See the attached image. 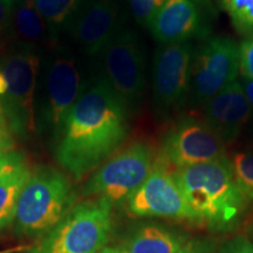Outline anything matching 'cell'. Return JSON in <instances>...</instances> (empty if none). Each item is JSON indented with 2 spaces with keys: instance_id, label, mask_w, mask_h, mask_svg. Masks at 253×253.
<instances>
[{
  "instance_id": "cell-1",
  "label": "cell",
  "mask_w": 253,
  "mask_h": 253,
  "mask_svg": "<svg viewBox=\"0 0 253 253\" xmlns=\"http://www.w3.org/2000/svg\"><path fill=\"white\" fill-rule=\"evenodd\" d=\"M129 118L130 114L103 75L90 77L56 138L58 163L81 179L125 142Z\"/></svg>"
},
{
  "instance_id": "cell-2",
  "label": "cell",
  "mask_w": 253,
  "mask_h": 253,
  "mask_svg": "<svg viewBox=\"0 0 253 253\" xmlns=\"http://www.w3.org/2000/svg\"><path fill=\"white\" fill-rule=\"evenodd\" d=\"M172 175L197 223L225 230L235 226L244 214L248 201L237 185L226 156L173 170Z\"/></svg>"
},
{
  "instance_id": "cell-3",
  "label": "cell",
  "mask_w": 253,
  "mask_h": 253,
  "mask_svg": "<svg viewBox=\"0 0 253 253\" xmlns=\"http://www.w3.org/2000/svg\"><path fill=\"white\" fill-rule=\"evenodd\" d=\"M89 79L80 54L71 45L58 41L42 53L36 101L37 132H49L58 138Z\"/></svg>"
},
{
  "instance_id": "cell-4",
  "label": "cell",
  "mask_w": 253,
  "mask_h": 253,
  "mask_svg": "<svg viewBox=\"0 0 253 253\" xmlns=\"http://www.w3.org/2000/svg\"><path fill=\"white\" fill-rule=\"evenodd\" d=\"M75 191L58 170L41 168L32 172L19 197L14 218L17 235L42 237L74 208Z\"/></svg>"
},
{
  "instance_id": "cell-5",
  "label": "cell",
  "mask_w": 253,
  "mask_h": 253,
  "mask_svg": "<svg viewBox=\"0 0 253 253\" xmlns=\"http://www.w3.org/2000/svg\"><path fill=\"white\" fill-rule=\"evenodd\" d=\"M42 53L31 47L12 43L0 55V71L7 91L0 97L2 113L12 132L23 138L37 132L36 101Z\"/></svg>"
},
{
  "instance_id": "cell-6",
  "label": "cell",
  "mask_w": 253,
  "mask_h": 253,
  "mask_svg": "<svg viewBox=\"0 0 253 253\" xmlns=\"http://www.w3.org/2000/svg\"><path fill=\"white\" fill-rule=\"evenodd\" d=\"M112 208L102 198L74 205L28 253H99L112 233Z\"/></svg>"
},
{
  "instance_id": "cell-7",
  "label": "cell",
  "mask_w": 253,
  "mask_h": 253,
  "mask_svg": "<svg viewBox=\"0 0 253 253\" xmlns=\"http://www.w3.org/2000/svg\"><path fill=\"white\" fill-rule=\"evenodd\" d=\"M103 75L128 113L140 110L147 87L145 50L140 34L126 23L99 55Z\"/></svg>"
},
{
  "instance_id": "cell-8",
  "label": "cell",
  "mask_w": 253,
  "mask_h": 253,
  "mask_svg": "<svg viewBox=\"0 0 253 253\" xmlns=\"http://www.w3.org/2000/svg\"><path fill=\"white\" fill-rule=\"evenodd\" d=\"M239 45L232 38L210 36L195 46L190 66L188 108H203L209 101L237 80Z\"/></svg>"
},
{
  "instance_id": "cell-9",
  "label": "cell",
  "mask_w": 253,
  "mask_h": 253,
  "mask_svg": "<svg viewBox=\"0 0 253 253\" xmlns=\"http://www.w3.org/2000/svg\"><path fill=\"white\" fill-rule=\"evenodd\" d=\"M192 42L158 43L151 63V104L157 120L179 115L189 104Z\"/></svg>"
},
{
  "instance_id": "cell-10",
  "label": "cell",
  "mask_w": 253,
  "mask_h": 253,
  "mask_svg": "<svg viewBox=\"0 0 253 253\" xmlns=\"http://www.w3.org/2000/svg\"><path fill=\"white\" fill-rule=\"evenodd\" d=\"M154 150L137 141L109 158L86 182L82 195L96 196L110 204L126 202L153 170Z\"/></svg>"
},
{
  "instance_id": "cell-11",
  "label": "cell",
  "mask_w": 253,
  "mask_h": 253,
  "mask_svg": "<svg viewBox=\"0 0 253 253\" xmlns=\"http://www.w3.org/2000/svg\"><path fill=\"white\" fill-rule=\"evenodd\" d=\"M225 156V144L203 118L183 115L164 135L158 160L177 170Z\"/></svg>"
},
{
  "instance_id": "cell-12",
  "label": "cell",
  "mask_w": 253,
  "mask_h": 253,
  "mask_svg": "<svg viewBox=\"0 0 253 253\" xmlns=\"http://www.w3.org/2000/svg\"><path fill=\"white\" fill-rule=\"evenodd\" d=\"M125 23L121 0H84L63 33L79 54L93 59Z\"/></svg>"
},
{
  "instance_id": "cell-13",
  "label": "cell",
  "mask_w": 253,
  "mask_h": 253,
  "mask_svg": "<svg viewBox=\"0 0 253 253\" xmlns=\"http://www.w3.org/2000/svg\"><path fill=\"white\" fill-rule=\"evenodd\" d=\"M129 213L136 217H160L197 223L172 171L158 158L142 185L126 199Z\"/></svg>"
},
{
  "instance_id": "cell-14",
  "label": "cell",
  "mask_w": 253,
  "mask_h": 253,
  "mask_svg": "<svg viewBox=\"0 0 253 253\" xmlns=\"http://www.w3.org/2000/svg\"><path fill=\"white\" fill-rule=\"evenodd\" d=\"M213 17L210 0H166L148 30L158 43H194L211 36Z\"/></svg>"
},
{
  "instance_id": "cell-15",
  "label": "cell",
  "mask_w": 253,
  "mask_h": 253,
  "mask_svg": "<svg viewBox=\"0 0 253 253\" xmlns=\"http://www.w3.org/2000/svg\"><path fill=\"white\" fill-rule=\"evenodd\" d=\"M203 120L224 144L233 143L252 120V110L239 80L227 86L203 107Z\"/></svg>"
},
{
  "instance_id": "cell-16",
  "label": "cell",
  "mask_w": 253,
  "mask_h": 253,
  "mask_svg": "<svg viewBox=\"0 0 253 253\" xmlns=\"http://www.w3.org/2000/svg\"><path fill=\"white\" fill-rule=\"evenodd\" d=\"M12 40L13 43L31 47L40 53H45L55 43L34 0H14Z\"/></svg>"
},
{
  "instance_id": "cell-17",
  "label": "cell",
  "mask_w": 253,
  "mask_h": 253,
  "mask_svg": "<svg viewBox=\"0 0 253 253\" xmlns=\"http://www.w3.org/2000/svg\"><path fill=\"white\" fill-rule=\"evenodd\" d=\"M186 243L184 237L160 225H142L126 240L125 253H175Z\"/></svg>"
},
{
  "instance_id": "cell-18",
  "label": "cell",
  "mask_w": 253,
  "mask_h": 253,
  "mask_svg": "<svg viewBox=\"0 0 253 253\" xmlns=\"http://www.w3.org/2000/svg\"><path fill=\"white\" fill-rule=\"evenodd\" d=\"M32 175L27 164L0 178V230L14 221L19 197Z\"/></svg>"
},
{
  "instance_id": "cell-19",
  "label": "cell",
  "mask_w": 253,
  "mask_h": 253,
  "mask_svg": "<svg viewBox=\"0 0 253 253\" xmlns=\"http://www.w3.org/2000/svg\"><path fill=\"white\" fill-rule=\"evenodd\" d=\"M37 8L48 27L54 42H58L68 21L84 0H34Z\"/></svg>"
},
{
  "instance_id": "cell-20",
  "label": "cell",
  "mask_w": 253,
  "mask_h": 253,
  "mask_svg": "<svg viewBox=\"0 0 253 253\" xmlns=\"http://www.w3.org/2000/svg\"><path fill=\"white\" fill-rule=\"evenodd\" d=\"M232 26L245 38L253 37V0H216Z\"/></svg>"
},
{
  "instance_id": "cell-21",
  "label": "cell",
  "mask_w": 253,
  "mask_h": 253,
  "mask_svg": "<svg viewBox=\"0 0 253 253\" xmlns=\"http://www.w3.org/2000/svg\"><path fill=\"white\" fill-rule=\"evenodd\" d=\"M230 161L237 185L248 203L253 204V150L236 151Z\"/></svg>"
},
{
  "instance_id": "cell-22",
  "label": "cell",
  "mask_w": 253,
  "mask_h": 253,
  "mask_svg": "<svg viewBox=\"0 0 253 253\" xmlns=\"http://www.w3.org/2000/svg\"><path fill=\"white\" fill-rule=\"evenodd\" d=\"M166 0H129L132 15L140 26L148 28Z\"/></svg>"
},
{
  "instance_id": "cell-23",
  "label": "cell",
  "mask_w": 253,
  "mask_h": 253,
  "mask_svg": "<svg viewBox=\"0 0 253 253\" xmlns=\"http://www.w3.org/2000/svg\"><path fill=\"white\" fill-rule=\"evenodd\" d=\"M14 0H0V48L12 40Z\"/></svg>"
},
{
  "instance_id": "cell-24",
  "label": "cell",
  "mask_w": 253,
  "mask_h": 253,
  "mask_svg": "<svg viewBox=\"0 0 253 253\" xmlns=\"http://www.w3.org/2000/svg\"><path fill=\"white\" fill-rule=\"evenodd\" d=\"M239 73L253 80V37L245 38L239 45Z\"/></svg>"
},
{
  "instance_id": "cell-25",
  "label": "cell",
  "mask_w": 253,
  "mask_h": 253,
  "mask_svg": "<svg viewBox=\"0 0 253 253\" xmlns=\"http://www.w3.org/2000/svg\"><path fill=\"white\" fill-rule=\"evenodd\" d=\"M24 164H26V156L20 151H0V178Z\"/></svg>"
},
{
  "instance_id": "cell-26",
  "label": "cell",
  "mask_w": 253,
  "mask_h": 253,
  "mask_svg": "<svg viewBox=\"0 0 253 253\" xmlns=\"http://www.w3.org/2000/svg\"><path fill=\"white\" fill-rule=\"evenodd\" d=\"M14 140L4 113H0V151L13 150Z\"/></svg>"
},
{
  "instance_id": "cell-27",
  "label": "cell",
  "mask_w": 253,
  "mask_h": 253,
  "mask_svg": "<svg viewBox=\"0 0 253 253\" xmlns=\"http://www.w3.org/2000/svg\"><path fill=\"white\" fill-rule=\"evenodd\" d=\"M212 245L208 240H191L175 253H212Z\"/></svg>"
},
{
  "instance_id": "cell-28",
  "label": "cell",
  "mask_w": 253,
  "mask_h": 253,
  "mask_svg": "<svg viewBox=\"0 0 253 253\" xmlns=\"http://www.w3.org/2000/svg\"><path fill=\"white\" fill-rule=\"evenodd\" d=\"M223 253H253V243L245 238H236L231 240Z\"/></svg>"
},
{
  "instance_id": "cell-29",
  "label": "cell",
  "mask_w": 253,
  "mask_h": 253,
  "mask_svg": "<svg viewBox=\"0 0 253 253\" xmlns=\"http://www.w3.org/2000/svg\"><path fill=\"white\" fill-rule=\"evenodd\" d=\"M240 84H242L243 90H244V94L246 96V99L249 101L250 107H251L252 114H253V80L252 79H246L240 77Z\"/></svg>"
},
{
  "instance_id": "cell-30",
  "label": "cell",
  "mask_w": 253,
  "mask_h": 253,
  "mask_svg": "<svg viewBox=\"0 0 253 253\" xmlns=\"http://www.w3.org/2000/svg\"><path fill=\"white\" fill-rule=\"evenodd\" d=\"M6 91H7V82H6L4 74L0 71V97L4 96Z\"/></svg>"
},
{
  "instance_id": "cell-31",
  "label": "cell",
  "mask_w": 253,
  "mask_h": 253,
  "mask_svg": "<svg viewBox=\"0 0 253 253\" xmlns=\"http://www.w3.org/2000/svg\"><path fill=\"white\" fill-rule=\"evenodd\" d=\"M99 253H125V251H123L122 248H109V246H106Z\"/></svg>"
},
{
  "instance_id": "cell-32",
  "label": "cell",
  "mask_w": 253,
  "mask_h": 253,
  "mask_svg": "<svg viewBox=\"0 0 253 253\" xmlns=\"http://www.w3.org/2000/svg\"><path fill=\"white\" fill-rule=\"evenodd\" d=\"M249 128H248V130H249V136H250V138H251V140L253 141V121L251 122L250 121V123H249Z\"/></svg>"
},
{
  "instance_id": "cell-33",
  "label": "cell",
  "mask_w": 253,
  "mask_h": 253,
  "mask_svg": "<svg viewBox=\"0 0 253 253\" xmlns=\"http://www.w3.org/2000/svg\"><path fill=\"white\" fill-rule=\"evenodd\" d=\"M11 251H0V253H9Z\"/></svg>"
},
{
  "instance_id": "cell-34",
  "label": "cell",
  "mask_w": 253,
  "mask_h": 253,
  "mask_svg": "<svg viewBox=\"0 0 253 253\" xmlns=\"http://www.w3.org/2000/svg\"><path fill=\"white\" fill-rule=\"evenodd\" d=\"M0 113H2V109H1V104H0Z\"/></svg>"
}]
</instances>
